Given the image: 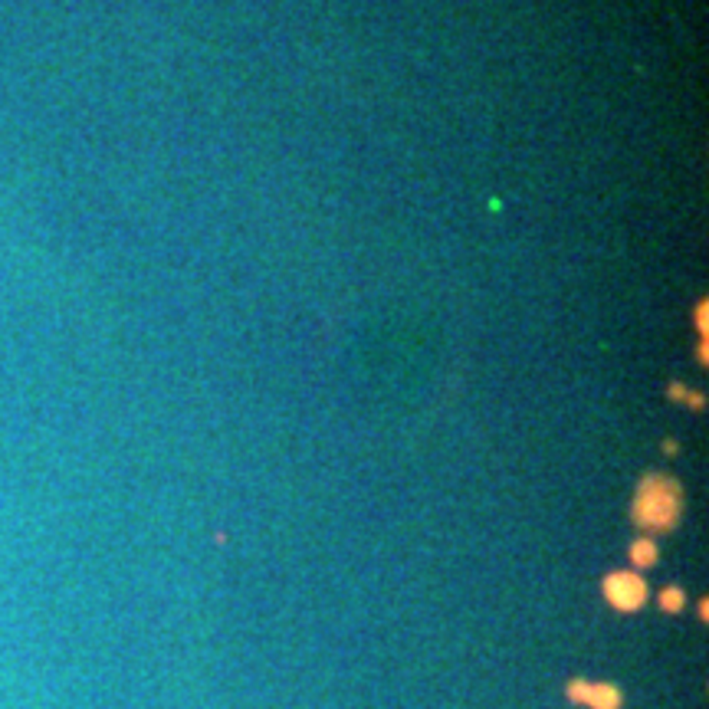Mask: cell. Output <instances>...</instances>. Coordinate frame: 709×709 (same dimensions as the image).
I'll return each instance as SVG.
<instances>
[{"mask_svg": "<svg viewBox=\"0 0 709 709\" xmlns=\"http://www.w3.org/2000/svg\"><path fill=\"white\" fill-rule=\"evenodd\" d=\"M696 322H700V335L706 338V302H700V312H696Z\"/></svg>", "mask_w": 709, "mask_h": 709, "instance_id": "obj_7", "label": "cell"}, {"mask_svg": "<svg viewBox=\"0 0 709 709\" xmlns=\"http://www.w3.org/2000/svg\"><path fill=\"white\" fill-rule=\"evenodd\" d=\"M683 601H686V595L680 588H663L660 591V607H663V611H680Z\"/></svg>", "mask_w": 709, "mask_h": 709, "instance_id": "obj_5", "label": "cell"}, {"mask_svg": "<svg viewBox=\"0 0 709 709\" xmlns=\"http://www.w3.org/2000/svg\"><path fill=\"white\" fill-rule=\"evenodd\" d=\"M631 558L637 568H650V565L657 562V545H654L650 538H637L631 545Z\"/></svg>", "mask_w": 709, "mask_h": 709, "instance_id": "obj_4", "label": "cell"}, {"mask_svg": "<svg viewBox=\"0 0 709 709\" xmlns=\"http://www.w3.org/2000/svg\"><path fill=\"white\" fill-rule=\"evenodd\" d=\"M670 398H680V401H686L690 407H703V398H700V394H690L683 385H670Z\"/></svg>", "mask_w": 709, "mask_h": 709, "instance_id": "obj_6", "label": "cell"}, {"mask_svg": "<svg viewBox=\"0 0 709 709\" xmlns=\"http://www.w3.org/2000/svg\"><path fill=\"white\" fill-rule=\"evenodd\" d=\"M568 700L578 703V706H591V709H621L624 696H621V690L611 683L572 680V683H568Z\"/></svg>", "mask_w": 709, "mask_h": 709, "instance_id": "obj_3", "label": "cell"}, {"mask_svg": "<svg viewBox=\"0 0 709 709\" xmlns=\"http://www.w3.org/2000/svg\"><path fill=\"white\" fill-rule=\"evenodd\" d=\"M604 598L617 611H637L647 601V581L634 572H611L604 578Z\"/></svg>", "mask_w": 709, "mask_h": 709, "instance_id": "obj_2", "label": "cell"}, {"mask_svg": "<svg viewBox=\"0 0 709 709\" xmlns=\"http://www.w3.org/2000/svg\"><path fill=\"white\" fill-rule=\"evenodd\" d=\"M680 513H683V489L673 476L650 473L641 479L631 516L644 532H670L680 522Z\"/></svg>", "mask_w": 709, "mask_h": 709, "instance_id": "obj_1", "label": "cell"}]
</instances>
